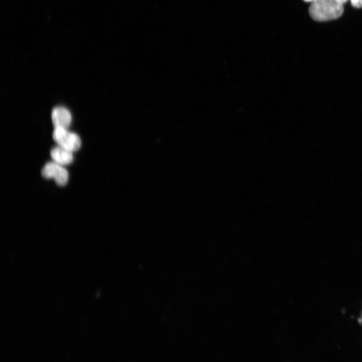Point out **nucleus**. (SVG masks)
Returning <instances> with one entry per match:
<instances>
[{"label":"nucleus","instance_id":"1","mask_svg":"<svg viewBox=\"0 0 362 362\" xmlns=\"http://www.w3.org/2000/svg\"><path fill=\"white\" fill-rule=\"evenodd\" d=\"M309 12L313 20L327 21L340 17L343 12V7L337 0H315L310 5Z\"/></svg>","mask_w":362,"mask_h":362},{"label":"nucleus","instance_id":"2","mask_svg":"<svg viewBox=\"0 0 362 362\" xmlns=\"http://www.w3.org/2000/svg\"><path fill=\"white\" fill-rule=\"evenodd\" d=\"M52 137L56 144L72 152L78 150L81 146V140L75 133L67 128L55 127Z\"/></svg>","mask_w":362,"mask_h":362},{"label":"nucleus","instance_id":"3","mask_svg":"<svg viewBox=\"0 0 362 362\" xmlns=\"http://www.w3.org/2000/svg\"><path fill=\"white\" fill-rule=\"evenodd\" d=\"M42 176L47 179H53L59 186L65 185L68 180L69 173L64 166L53 161L48 162L41 171Z\"/></svg>","mask_w":362,"mask_h":362},{"label":"nucleus","instance_id":"4","mask_svg":"<svg viewBox=\"0 0 362 362\" xmlns=\"http://www.w3.org/2000/svg\"><path fill=\"white\" fill-rule=\"evenodd\" d=\"M51 120L55 127L68 128L72 121L69 110L63 106H56L52 109Z\"/></svg>","mask_w":362,"mask_h":362},{"label":"nucleus","instance_id":"5","mask_svg":"<svg viewBox=\"0 0 362 362\" xmlns=\"http://www.w3.org/2000/svg\"><path fill=\"white\" fill-rule=\"evenodd\" d=\"M73 152L57 145L51 149L50 156L53 161L65 166L73 161Z\"/></svg>","mask_w":362,"mask_h":362},{"label":"nucleus","instance_id":"6","mask_svg":"<svg viewBox=\"0 0 362 362\" xmlns=\"http://www.w3.org/2000/svg\"><path fill=\"white\" fill-rule=\"evenodd\" d=\"M352 6L356 8H362V0H350Z\"/></svg>","mask_w":362,"mask_h":362},{"label":"nucleus","instance_id":"7","mask_svg":"<svg viewBox=\"0 0 362 362\" xmlns=\"http://www.w3.org/2000/svg\"><path fill=\"white\" fill-rule=\"evenodd\" d=\"M338 2L340 3L343 4L344 3H345L346 2H347L348 0H337Z\"/></svg>","mask_w":362,"mask_h":362},{"label":"nucleus","instance_id":"8","mask_svg":"<svg viewBox=\"0 0 362 362\" xmlns=\"http://www.w3.org/2000/svg\"><path fill=\"white\" fill-rule=\"evenodd\" d=\"M306 2H313L315 0H304Z\"/></svg>","mask_w":362,"mask_h":362},{"label":"nucleus","instance_id":"9","mask_svg":"<svg viewBox=\"0 0 362 362\" xmlns=\"http://www.w3.org/2000/svg\"><path fill=\"white\" fill-rule=\"evenodd\" d=\"M361 321H362V316H361Z\"/></svg>","mask_w":362,"mask_h":362}]
</instances>
